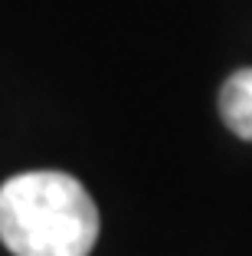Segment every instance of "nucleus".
I'll return each mask as SVG.
<instances>
[{"label": "nucleus", "mask_w": 252, "mask_h": 256, "mask_svg": "<svg viewBox=\"0 0 252 256\" xmlns=\"http://www.w3.org/2000/svg\"><path fill=\"white\" fill-rule=\"evenodd\" d=\"M102 217L79 178L26 171L0 184V243L13 256H89Z\"/></svg>", "instance_id": "1"}, {"label": "nucleus", "mask_w": 252, "mask_h": 256, "mask_svg": "<svg viewBox=\"0 0 252 256\" xmlns=\"http://www.w3.org/2000/svg\"><path fill=\"white\" fill-rule=\"evenodd\" d=\"M220 115L236 138L252 142V69H236L220 89Z\"/></svg>", "instance_id": "2"}]
</instances>
